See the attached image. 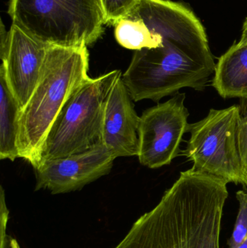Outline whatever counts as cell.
<instances>
[{"label":"cell","mask_w":247,"mask_h":248,"mask_svg":"<svg viewBox=\"0 0 247 248\" xmlns=\"http://www.w3.org/2000/svg\"><path fill=\"white\" fill-rule=\"evenodd\" d=\"M116 157L103 144L84 153L41 163L36 169L35 190L52 195L75 192L111 171Z\"/></svg>","instance_id":"9c48e42d"},{"label":"cell","mask_w":247,"mask_h":248,"mask_svg":"<svg viewBox=\"0 0 247 248\" xmlns=\"http://www.w3.org/2000/svg\"><path fill=\"white\" fill-rule=\"evenodd\" d=\"M238 139L242 159L243 186L247 187V100H241Z\"/></svg>","instance_id":"9a60e30c"},{"label":"cell","mask_w":247,"mask_h":248,"mask_svg":"<svg viewBox=\"0 0 247 248\" xmlns=\"http://www.w3.org/2000/svg\"><path fill=\"white\" fill-rule=\"evenodd\" d=\"M237 248H247V238L244 241L242 245L239 246Z\"/></svg>","instance_id":"d6986e66"},{"label":"cell","mask_w":247,"mask_h":248,"mask_svg":"<svg viewBox=\"0 0 247 248\" xmlns=\"http://www.w3.org/2000/svg\"><path fill=\"white\" fill-rule=\"evenodd\" d=\"M132 13L139 50L122 79L133 101L158 102L183 88L203 91L216 64L192 10L171 0H141Z\"/></svg>","instance_id":"6da1fadb"},{"label":"cell","mask_w":247,"mask_h":248,"mask_svg":"<svg viewBox=\"0 0 247 248\" xmlns=\"http://www.w3.org/2000/svg\"><path fill=\"white\" fill-rule=\"evenodd\" d=\"M87 46L49 45L39 83L21 110L19 120V157L36 169L42 144L68 99L91 77Z\"/></svg>","instance_id":"3957f363"},{"label":"cell","mask_w":247,"mask_h":248,"mask_svg":"<svg viewBox=\"0 0 247 248\" xmlns=\"http://www.w3.org/2000/svg\"><path fill=\"white\" fill-rule=\"evenodd\" d=\"M212 86L223 98L247 100V44H234L219 58Z\"/></svg>","instance_id":"8fae6325"},{"label":"cell","mask_w":247,"mask_h":248,"mask_svg":"<svg viewBox=\"0 0 247 248\" xmlns=\"http://www.w3.org/2000/svg\"><path fill=\"white\" fill-rule=\"evenodd\" d=\"M105 25L116 26L139 4L140 0H100Z\"/></svg>","instance_id":"4fadbf2b"},{"label":"cell","mask_w":247,"mask_h":248,"mask_svg":"<svg viewBox=\"0 0 247 248\" xmlns=\"http://www.w3.org/2000/svg\"><path fill=\"white\" fill-rule=\"evenodd\" d=\"M120 74L106 100L102 144L116 158L138 155L140 117Z\"/></svg>","instance_id":"30bf717a"},{"label":"cell","mask_w":247,"mask_h":248,"mask_svg":"<svg viewBox=\"0 0 247 248\" xmlns=\"http://www.w3.org/2000/svg\"><path fill=\"white\" fill-rule=\"evenodd\" d=\"M12 23L46 45L89 46L104 33L100 0H10Z\"/></svg>","instance_id":"277c9868"},{"label":"cell","mask_w":247,"mask_h":248,"mask_svg":"<svg viewBox=\"0 0 247 248\" xmlns=\"http://www.w3.org/2000/svg\"><path fill=\"white\" fill-rule=\"evenodd\" d=\"M239 42L241 44H247V18L244 23L242 37Z\"/></svg>","instance_id":"e0dca14e"},{"label":"cell","mask_w":247,"mask_h":248,"mask_svg":"<svg viewBox=\"0 0 247 248\" xmlns=\"http://www.w3.org/2000/svg\"><path fill=\"white\" fill-rule=\"evenodd\" d=\"M21 108L0 71V159L14 161L17 150L19 120Z\"/></svg>","instance_id":"7c38bea8"},{"label":"cell","mask_w":247,"mask_h":248,"mask_svg":"<svg viewBox=\"0 0 247 248\" xmlns=\"http://www.w3.org/2000/svg\"><path fill=\"white\" fill-rule=\"evenodd\" d=\"M9 218V210L6 204L5 194L2 186H1L0 192V232H1V246L0 248H12V237L7 235V221Z\"/></svg>","instance_id":"2e32d148"},{"label":"cell","mask_w":247,"mask_h":248,"mask_svg":"<svg viewBox=\"0 0 247 248\" xmlns=\"http://www.w3.org/2000/svg\"><path fill=\"white\" fill-rule=\"evenodd\" d=\"M240 110L238 105L227 108L210 109L206 117L190 124L184 155L192 169L220 178L228 183L243 185L238 129Z\"/></svg>","instance_id":"8992f818"},{"label":"cell","mask_w":247,"mask_h":248,"mask_svg":"<svg viewBox=\"0 0 247 248\" xmlns=\"http://www.w3.org/2000/svg\"><path fill=\"white\" fill-rule=\"evenodd\" d=\"M185 100V93H177L140 116L137 156L142 166L159 169L171 164L179 155L180 144L189 125Z\"/></svg>","instance_id":"52a82bcc"},{"label":"cell","mask_w":247,"mask_h":248,"mask_svg":"<svg viewBox=\"0 0 247 248\" xmlns=\"http://www.w3.org/2000/svg\"><path fill=\"white\" fill-rule=\"evenodd\" d=\"M11 247L12 248H21L19 246L18 243L15 239H12L11 242Z\"/></svg>","instance_id":"ac0fdd59"},{"label":"cell","mask_w":247,"mask_h":248,"mask_svg":"<svg viewBox=\"0 0 247 248\" xmlns=\"http://www.w3.org/2000/svg\"><path fill=\"white\" fill-rule=\"evenodd\" d=\"M228 182L191 169L115 248H220Z\"/></svg>","instance_id":"7a4b0ae2"},{"label":"cell","mask_w":247,"mask_h":248,"mask_svg":"<svg viewBox=\"0 0 247 248\" xmlns=\"http://www.w3.org/2000/svg\"><path fill=\"white\" fill-rule=\"evenodd\" d=\"M0 36V71L23 109L40 79L49 45L13 23L7 31L1 22Z\"/></svg>","instance_id":"ba28073f"},{"label":"cell","mask_w":247,"mask_h":248,"mask_svg":"<svg viewBox=\"0 0 247 248\" xmlns=\"http://www.w3.org/2000/svg\"><path fill=\"white\" fill-rule=\"evenodd\" d=\"M239 208L232 237L228 241L229 248H237L247 238V193L243 190L236 192Z\"/></svg>","instance_id":"5bb4252c"},{"label":"cell","mask_w":247,"mask_h":248,"mask_svg":"<svg viewBox=\"0 0 247 248\" xmlns=\"http://www.w3.org/2000/svg\"><path fill=\"white\" fill-rule=\"evenodd\" d=\"M120 74L114 70L90 78L68 99L42 144L36 168L44 162L84 153L102 144L106 100Z\"/></svg>","instance_id":"5b68a950"}]
</instances>
